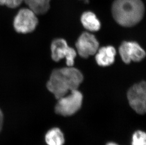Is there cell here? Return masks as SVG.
<instances>
[{
    "instance_id": "obj_1",
    "label": "cell",
    "mask_w": 146,
    "mask_h": 145,
    "mask_svg": "<svg viewBox=\"0 0 146 145\" xmlns=\"http://www.w3.org/2000/svg\"><path fill=\"white\" fill-rule=\"evenodd\" d=\"M83 81V75L79 69L67 66L52 71L46 87L58 100L69 92L78 90Z\"/></svg>"
},
{
    "instance_id": "obj_2",
    "label": "cell",
    "mask_w": 146,
    "mask_h": 145,
    "mask_svg": "<svg viewBox=\"0 0 146 145\" xmlns=\"http://www.w3.org/2000/svg\"><path fill=\"white\" fill-rule=\"evenodd\" d=\"M145 6L142 0H114L112 13L117 23L124 27H132L143 18Z\"/></svg>"
},
{
    "instance_id": "obj_3",
    "label": "cell",
    "mask_w": 146,
    "mask_h": 145,
    "mask_svg": "<svg viewBox=\"0 0 146 145\" xmlns=\"http://www.w3.org/2000/svg\"><path fill=\"white\" fill-rule=\"evenodd\" d=\"M55 107L57 114L67 116L76 113L81 107L83 95L78 90H72L70 94L65 95L58 99Z\"/></svg>"
},
{
    "instance_id": "obj_4",
    "label": "cell",
    "mask_w": 146,
    "mask_h": 145,
    "mask_svg": "<svg viewBox=\"0 0 146 145\" xmlns=\"http://www.w3.org/2000/svg\"><path fill=\"white\" fill-rule=\"evenodd\" d=\"M38 24L37 15L29 8L21 9L13 20V28L17 33L27 34L32 33Z\"/></svg>"
},
{
    "instance_id": "obj_5",
    "label": "cell",
    "mask_w": 146,
    "mask_h": 145,
    "mask_svg": "<svg viewBox=\"0 0 146 145\" xmlns=\"http://www.w3.org/2000/svg\"><path fill=\"white\" fill-rule=\"evenodd\" d=\"M51 57L55 62L65 59L68 67H73L77 52L68 45L67 42L62 38L54 39L51 45Z\"/></svg>"
},
{
    "instance_id": "obj_6",
    "label": "cell",
    "mask_w": 146,
    "mask_h": 145,
    "mask_svg": "<svg viewBox=\"0 0 146 145\" xmlns=\"http://www.w3.org/2000/svg\"><path fill=\"white\" fill-rule=\"evenodd\" d=\"M127 98L131 108L138 114L146 111V85L145 81L134 84L127 92Z\"/></svg>"
},
{
    "instance_id": "obj_7",
    "label": "cell",
    "mask_w": 146,
    "mask_h": 145,
    "mask_svg": "<svg viewBox=\"0 0 146 145\" xmlns=\"http://www.w3.org/2000/svg\"><path fill=\"white\" fill-rule=\"evenodd\" d=\"M119 52L123 62L127 64L131 61H141L146 56L145 51L135 42H123L119 48Z\"/></svg>"
},
{
    "instance_id": "obj_8",
    "label": "cell",
    "mask_w": 146,
    "mask_h": 145,
    "mask_svg": "<svg viewBox=\"0 0 146 145\" xmlns=\"http://www.w3.org/2000/svg\"><path fill=\"white\" fill-rule=\"evenodd\" d=\"M99 43L93 34L83 32L76 42V48L81 57L85 59L95 55L99 49Z\"/></svg>"
},
{
    "instance_id": "obj_9",
    "label": "cell",
    "mask_w": 146,
    "mask_h": 145,
    "mask_svg": "<svg viewBox=\"0 0 146 145\" xmlns=\"http://www.w3.org/2000/svg\"><path fill=\"white\" fill-rule=\"evenodd\" d=\"M116 54V51L113 46L103 47L98 49L96 53V61L101 67L110 66L114 62Z\"/></svg>"
},
{
    "instance_id": "obj_10",
    "label": "cell",
    "mask_w": 146,
    "mask_h": 145,
    "mask_svg": "<svg viewBox=\"0 0 146 145\" xmlns=\"http://www.w3.org/2000/svg\"><path fill=\"white\" fill-rule=\"evenodd\" d=\"M83 26L87 30L91 32L98 31L101 28V23L97 16L91 11L83 13L80 18Z\"/></svg>"
},
{
    "instance_id": "obj_11",
    "label": "cell",
    "mask_w": 146,
    "mask_h": 145,
    "mask_svg": "<svg viewBox=\"0 0 146 145\" xmlns=\"http://www.w3.org/2000/svg\"><path fill=\"white\" fill-rule=\"evenodd\" d=\"M29 8L36 15H43L48 11L51 0H24Z\"/></svg>"
},
{
    "instance_id": "obj_12",
    "label": "cell",
    "mask_w": 146,
    "mask_h": 145,
    "mask_svg": "<svg viewBox=\"0 0 146 145\" xmlns=\"http://www.w3.org/2000/svg\"><path fill=\"white\" fill-rule=\"evenodd\" d=\"M45 140L48 145H64L65 142L64 134L58 128L50 130L46 134Z\"/></svg>"
},
{
    "instance_id": "obj_13",
    "label": "cell",
    "mask_w": 146,
    "mask_h": 145,
    "mask_svg": "<svg viewBox=\"0 0 146 145\" xmlns=\"http://www.w3.org/2000/svg\"><path fill=\"white\" fill-rule=\"evenodd\" d=\"M131 145H146V133L141 130L135 132L132 136Z\"/></svg>"
},
{
    "instance_id": "obj_14",
    "label": "cell",
    "mask_w": 146,
    "mask_h": 145,
    "mask_svg": "<svg viewBox=\"0 0 146 145\" xmlns=\"http://www.w3.org/2000/svg\"><path fill=\"white\" fill-rule=\"evenodd\" d=\"M24 0H0V5L9 8L15 9L20 6Z\"/></svg>"
},
{
    "instance_id": "obj_15",
    "label": "cell",
    "mask_w": 146,
    "mask_h": 145,
    "mask_svg": "<svg viewBox=\"0 0 146 145\" xmlns=\"http://www.w3.org/2000/svg\"><path fill=\"white\" fill-rule=\"evenodd\" d=\"M3 122V116L1 110L0 109V132L1 131Z\"/></svg>"
},
{
    "instance_id": "obj_16",
    "label": "cell",
    "mask_w": 146,
    "mask_h": 145,
    "mask_svg": "<svg viewBox=\"0 0 146 145\" xmlns=\"http://www.w3.org/2000/svg\"><path fill=\"white\" fill-rule=\"evenodd\" d=\"M118 145L117 144H116V143H113V142H110V143H108L107 144V145Z\"/></svg>"
}]
</instances>
